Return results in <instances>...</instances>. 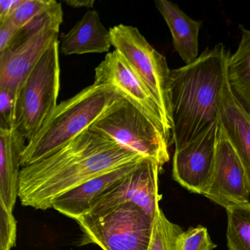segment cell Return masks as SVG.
<instances>
[{
    "mask_svg": "<svg viewBox=\"0 0 250 250\" xmlns=\"http://www.w3.org/2000/svg\"><path fill=\"white\" fill-rule=\"evenodd\" d=\"M112 45L143 80L173 130L170 74L166 58L156 51L137 27L119 24L109 30Z\"/></svg>",
    "mask_w": 250,
    "mask_h": 250,
    "instance_id": "obj_7",
    "label": "cell"
},
{
    "mask_svg": "<svg viewBox=\"0 0 250 250\" xmlns=\"http://www.w3.org/2000/svg\"><path fill=\"white\" fill-rule=\"evenodd\" d=\"M22 2L23 0H1L0 1V24L8 20Z\"/></svg>",
    "mask_w": 250,
    "mask_h": 250,
    "instance_id": "obj_26",
    "label": "cell"
},
{
    "mask_svg": "<svg viewBox=\"0 0 250 250\" xmlns=\"http://www.w3.org/2000/svg\"><path fill=\"white\" fill-rule=\"evenodd\" d=\"M229 55L225 45L218 43L191 63L171 70L172 143L175 149L219 121Z\"/></svg>",
    "mask_w": 250,
    "mask_h": 250,
    "instance_id": "obj_2",
    "label": "cell"
},
{
    "mask_svg": "<svg viewBox=\"0 0 250 250\" xmlns=\"http://www.w3.org/2000/svg\"><path fill=\"white\" fill-rule=\"evenodd\" d=\"M143 159L89 128L49 157L21 168L19 198L23 206L47 210L55 199L86 181Z\"/></svg>",
    "mask_w": 250,
    "mask_h": 250,
    "instance_id": "obj_1",
    "label": "cell"
},
{
    "mask_svg": "<svg viewBox=\"0 0 250 250\" xmlns=\"http://www.w3.org/2000/svg\"><path fill=\"white\" fill-rule=\"evenodd\" d=\"M140 162L124 165L86 181L55 199L52 208L77 220L87 214L93 203L132 172Z\"/></svg>",
    "mask_w": 250,
    "mask_h": 250,
    "instance_id": "obj_13",
    "label": "cell"
},
{
    "mask_svg": "<svg viewBox=\"0 0 250 250\" xmlns=\"http://www.w3.org/2000/svg\"><path fill=\"white\" fill-rule=\"evenodd\" d=\"M160 170L154 161H140L132 172L93 203L87 214H95L121 203H131L153 219L162 199L159 191Z\"/></svg>",
    "mask_w": 250,
    "mask_h": 250,
    "instance_id": "obj_10",
    "label": "cell"
},
{
    "mask_svg": "<svg viewBox=\"0 0 250 250\" xmlns=\"http://www.w3.org/2000/svg\"><path fill=\"white\" fill-rule=\"evenodd\" d=\"M17 93L16 90L0 87V129L14 128Z\"/></svg>",
    "mask_w": 250,
    "mask_h": 250,
    "instance_id": "obj_24",
    "label": "cell"
},
{
    "mask_svg": "<svg viewBox=\"0 0 250 250\" xmlns=\"http://www.w3.org/2000/svg\"><path fill=\"white\" fill-rule=\"evenodd\" d=\"M18 31L10 20L0 24V53L11 46Z\"/></svg>",
    "mask_w": 250,
    "mask_h": 250,
    "instance_id": "obj_25",
    "label": "cell"
},
{
    "mask_svg": "<svg viewBox=\"0 0 250 250\" xmlns=\"http://www.w3.org/2000/svg\"><path fill=\"white\" fill-rule=\"evenodd\" d=\"M63 2L68 6L74 8H92L95 4L93 0H64Z\"/></svg>",
    "mask_w": 250,
    "mask_h": 250,
    "instance_id": "obj_27",
    "label": "cell"
},
{
    "mask_svg": "<svg viewBox=\"0 0 250 250\" xmlns=\"http://www.w3.org/2000/svg\"><path fill=\"white\" fill-rule=\"evenodd\" d=\"M181 228L171 222L160 207L153 218L151 238L147 250H178L177 241Z\"/></svg>",
    "mask_w": 250,
    "mask_h": 250,
    "instance_id": "obj_20",
    "label": "cell"
},
{
    "mask_svg": "<svg viewBox=\"0 0 250 250\" xmlns=\"http://www.w3.org/2000/svg\"><path fill=\"white\" fill-rule=\"evenodd\" d=\"M52 2V0H23L21 5L8 20L20 30L46 10Z\"/></svg>",
    "mask_w": 250,
    "mask_h": 250,
    "instance_id": "obj_22",
    "label": "cell"
},
{
    "mask_svg": "<svg viewBox=\"0 0 250 250\" xmlns=\"http://www.w3.org/2000/svg\"><path fill=\"white\" fill-rule=\"evenodd\" d=\"M219 122L239 156L247 175L250 193V115L234 96L228 81L222 93Z\"/></svg>",
    "mask_w": 250,
    "mask_h": 250,
    "instance_id": "obj_15",
    "label": "cell"
},
{
    "mask_svg": "<svg viewBox=\"0 0 250 250\" xmlns=\"http://www.w3.org/2000/svg\"><path fill=\"white\" fill-rule=\"evenodd\" d=\"M203 195L225 208L232 205L250 203L245 170L220 122L213 175Z\"/></svg>",
    "mask_w": 250,
    "mask_h": 250,
    "instance_id": "obj_11",
    "label": "cell"
},
{
    "mask_svg": "<svg viewBox=\"0 0 250 250\" xmlns=\"http://www.w3.org/2000/svg\"><path fill=\"white\" fill-rule=\"evenodd\" d=\"M122 96L109 85L93 84L52 111L36 137L27 143L21 168L37 163L90 128Z\"/></svg>",
    "mask_w": 250,
    "mask_h": 250,
    "instance_id": "obj_3",
    "label": "cell"
},
{
    "mask_svg": "<svg viewBox=\"0 0 250 250\" xmlns=\"http://www.w3.org/2000/svg\"><path fill=\"white\" fill-rule=\"evenodd\" d=\"M76 221L83 232L82 245L96 244L103 250L148 248L153 219L134 203H121Z\"/></svg>",
    "mask_w": 250,
    "mask_h": 250,
    "instance_id": "obj_5",
    "label": "cell"
},
{
    "mask_svg": "<svg viewBox=\"0 0 250 250\" xmlns=\"http://www.w3.org/2000/svg\"><path fill=\"white\" fill-rule=\"evenodd\" d=\"M229 250H250V202L226 208Z\"/></svg>",
    "mask_w": 250,
    "mask_h": 250,
    "instance_id": "obj_19",
    "label": "cell"
},
{
    "mask_svg": "<svg viewBox=\"0 0 250 250\" xmlns=\"http://www.w3.org/2000/svg\"><path fill=\"white\" fill-rule=\"evenodd\" d=\"M240 30L241 40L229 55L227 74L234 96L250 115V30L242 25Z\"/></svg>",
    "mask_w": 250,
    "mask_h": 250,
    "instance_id": "obj_18",
    "label": "cell"
},
{
    "mask_svg": "<svg viewBox=\"0 0 250 250\" xmlns=\"http://www.w3.org/2000/svg\"><path fill=\"white\" fill-rule=\"evenodd\" d=\"M17 221L0 202V250H11L17 242Z\"/></svg>",
    "mask_w": 250,
    "mask_h": 250,
    "instance_id": "obj_23",
    "label": "cell"
},
{
    "mask_svg": "<svg viewBox=\"0 0 250 250\" xmlns=\"http://www.w3.org/2000/svg\"><path fill=\"white\" fill-rule=\"evenodd\" d=\"M27 142L15 128L0 129V202L11 212L19 197L21 156Z\"/></svg>",
    "mask_w": 250,
    "mask_h": 250,
    "instance_id": "obj_14",
    "label": "cell"
},
{
    "mask_svg": "<svg viewBox=\"0 0 250 250\" xmlns=\"http://www.w3.org/2000/svg\"><path fill=\"white\" fill-rule=\"evenodd\" d=\"M93 84L115 89L153 123L169 146L172 144V128L165 120L160 106L143 80L117 51L108 53L96 67Z\"/></svg>",
    "mask_w": 250,
    "mask_h": 250,
    "instance_id": "obj_8",
    "label": "cell"
},
{
    "mask_svg": "<svg viewBox=\"0 0 250 250\" xmlns=\"http://www.w3.org/2000/svg\"><path fill=\"white\" fill-rule=\"evenodd\" d=\"M177 247L178 250H213L216 245L210 239L207 228L199 225L182 231L178 236Z\"/></svg>",
    "mask_w": 250,
    "mask_h": 250,
    "instance_id": "obj_21",
    "label": "cell"
},
{
    "mask_svg": "<svg viewBox=\"0 0 250 250\" xmlns=\"http://www.w3.org/2000/svg\"><path fill=\"white\" fill-rule=\"evenodd\" d=\"M155 4L170 30L175 51L186 65L191 63L198 58L199 33L203 21L193 20L168 0H156Z\"/></svg>",
    "mask_w": 250,
    "mask_h": 250,
    "instance_id": "obj_17",
    "label": "cell"
},
{
    "mask_svg": "<svg viewBox=\"0 0 250 250\" xmlns=\"http://www.w3.org/2000/svg\"><path fill=\"white\" fill-rule=\"evenodd\" d=\"M219 121L191 141L175 149L172 178L190 192L204 194L211 181L216 160Z\"/></svg>",
    "mask_w": 250,
    "mask_h": 250,
    "instance_id": "obj_9",
    "label": "cell"
},
{
    "mask_svg": "<svg viewBox=\"0 0 250 250\" xmlns=\"http://www.w3.org/2000/svg\"><path fill=\"white\" fill-rule=\"evenodd\" d=\"M161 169L169 162V143L160 130L141 111L122 98L90 126Z\"/></svg>",
    "mask_w": 250,
    "mask_h": 250,
    "instance_id": "obj_6",
    "label": "cell"
},
{
    "mask_svg": "<svg viewBox=\"0 0 250 250\" xmlns=\"http://www.w3.org/2000/svg\"><path fill=\"white\" fill-rule=\"evenodd\" d=\"M59 41L43 55L19 86L14 128L31 141L58 104L61 87Z\"/></svg>",
    "mask_w": 250,
    "mask_h": 250,
    "instance_id": "obj_4",
    "label": "cell"
},
{
    "mask_svg": "<svg viewBox=\"0 0 250 250\" xmlns=\"http://www.w3.org/2000/svg\"><path fill=\"white\" fill-rule=\"evenodd\" d=\"M62 20H55L0 53V87L17 91L46 51L58 42Z\"/></svg>",
    "mask_w": 250,
    "mask_h": 250,
    "instance_id": "obj_12",
    "label": "cell"
},
{
    "mask_svg": "<svg viewBox=\"0 0 250 250\" xmlns=\"http://www.w3.org/2000/svg\"><path fill=\"white\" fill-rule=\"evenodd\" d=\"M110 31L102 24L97 11H88L61 41L65 55L108 52L112 46Z\"/></svg>",
    "mask_w": 250,
    "mask_h": 250,
    "instance_id": "obj_16",
    "label": "cell"
}]
</instances>
